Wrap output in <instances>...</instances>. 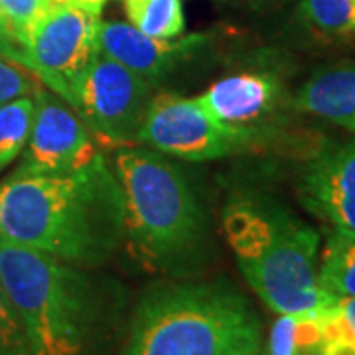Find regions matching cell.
<instances>
[{"label":"cell","instance_id":"cell-5","mask_svg":"<svg viewBox=\"0 0 355 355\" xmlns=\"http://www.w3.org/2000/svg\"><path fill=\"white\" fill-rule=\"evenodd\" d=\"M127 146L114 158L125 200V241L146 266L170 268L196 253L205 219L188 178L153 148Z\"/></svg>","mask_w":355,"mask_h":355},{"label":"cell","instance_id":"cell-17","mask_svg":"<svg viewBox=\"0 0 355 355\" xmlns=\"http://www.w3.org/2000/svg\"><path fill=\"white\" fill-rule=\"evenodd\" d=\"M36 113L34 95L18 97L0 105V170L24 153Z\"/></svg>","mask_w":355,"mask_h":355},{"label":"cell","instance_id":"cell-7","mask_svg":"<svg viewBox=\"0 0 355 355\" xmlns=\"http://www.w3.org/2000/svg\"><path fill=\"white\" fill-rule=\"evenodd\" d=\"M153 99L154 81L97 53L71 107L95 139L127 148L139 144L140 127Z\"/></svg>","mask_w":355,"mask_h":355},{"label":"cell","instance_id":"cell-11","mask_svg":"<svg viewBox=\"0 0 355 355\" xmlns=\"http://www.w3.org/2000/svg\"><path fill=\"white\" fill-rule=\"evenodd\" d=\"M198 99L221 123L253 130L261 137L266 123L279 114L286 93L275 73L243 71L219 79Z\"/></svg>","mask_w":355,"mask_h":355},{"label":"cell","instance_id":"cell-16","mask_svg":"<svg viewBox=\"0 0 355 355\" xmlns=\"http://www.w3.org/2000/svg\"><path fill=\"white\" fill-rule=\"evenodd\" d=\"M130 24L158 40H176L184 34L186 18L182 0H123Z\"/></svg>","mask_w":355,"mask_h":355},{"label":"cell","instance_id":"cell-10","mask_svg":"<svg viewBox=\"0 0 355 355\" xmlns=\"http://www.w3.org/2000/svg\"><path fill=\"white\" fill-rule=\"evenodd\" d=\"M306 209L331 229L355 233V139L318 150L298 178Z\"/></svg>","mask_w":355,"mask_h":355},{"label":"cell","instance_id":"cell-8","mask_svg":"<svg viewBox=\"0 0 355 355\" xmlns=\"http://www.w3.org/2000/svg\"><path fill=\"white\" fill-rule=\"evenodd\" d=\"M97 22L99 16L83 8L51 4L26 46V67L69 105L99 53Z\"/></svg>","mask_w":355,"mask_h":355},{"label":"cell","instance_id":"cell-4","mask_svg":"<svg viewBox=\"0 0 355 355\" xmlns=\"http://www.w3.org/2000/svg\"><path fill=\"white\" fill-rule=\"evenodd\" d=\"M261 320L225 282L162 284L140 298L123 355H261Z\"/></svg>","mask_w":355,"mask_h":355},{"label":"cell","instance_id":"cell-2","mask_svg":"<svg viewBox=\"0 0 355 355\" xmlns=\"http://www.w3.org/2000/svg\"><path fill=\"white\" fill-rule=\"evenodd\" d=\"M223 231L247 284L277 314H318L338 300L318 282L320 233L275 200L231 198Z\"/></svg>","mask_w":355,"mask_h":355},{"label":"cell","instance_id":"cell-13","mask_svg":"<svg viewBox=\"0 0 355 355\" xmlns=\"http://www.w3.org/2000/svg\"><path fill=\"white\" fill-rule=\"evenodd\" d=\"M292 107L355 132V64L316 71L296 91Z\"/></svg>","mask_w":355,"mask_h":355},{"label":"cell","instance_id":"cell-24","mask_svg":"<svg viewBox=\"0 0 355 355\" xmlns=\"http://www.w3.org/2000/svg\"><path fill=\"white\" fill-rule=\"evenodd\" d=\"M107 0H65V4H71V6H77V8H83L87 12H93L99 16L101 8L105 6Z\"/></svg>","mask_w":355,"mask_h":355},{"label":"cell","instance_id":"cell-6","mask_svg":"<svg viewBox=\"0 0 355 355\" xmlns=\"http://www.w3.org/2000/svg\"><path fill=\"white\" fill-rule=\"evenodd\" d=\"M259 139L253 130L221 123L198 97L174 93L154 95L139 132L140 146L196 162L245 153Z\"/></svg>","mask_w":355,"mask_h":355},{"label":"cell","instance_id":"cell-20","mask_svg":"<svg viewBox=\"0 0 355 355\" xmlns=\"http://www.w3.org/2000/svg\"><path fill=\"white\" fill-rule=\"evenodd\" d=\"M0 355H32L22 320L0 280Z\"/></svg>","mask_w":355,"mask_h":355},{"label":"cell","instance_id":"cell-15","mask_svg":"<svg viewBox=\"0 0 355 355\" xmlns=\"http://www.w3.org/2000/svg\"><path fill=\"white\" fill-rule=\"evenodd\" d=\"M320 343H322V312L279 314V320L272 324L270 330L266 355H318Z\"/></svg>","mask_w":355,"mask_h":355},{"label":"cell","instance_id":"cell-12","mask_svg":"<svg viewBox=\"0 0 355 355\" xmlns=\"http://www.w3.org/2000/svg\"><path fill=\"white\" fill-rule=\"evenodd\" d=\"M200 36L158 40L125 22H97V50L130 71L156 81L172 71L178 62L200 46Z\"/></svg>","mask_w":355,"mask_h":355},{"label":"cell","instance_id":"cell-1","mask_svg":"<svg viewBox=\"0 0 355 355\" xmlns=\"http://www.w3.org/2000/svg\"><path fill=\"white\" fill-rule=\"evenodd\" d=\"M0 239L71 265H103L125 243L114 170L99 156L67 174H14L0 184Z\"/></svg>","mask_w":355,"mask_h":355},{"label":"cell","instance_id":"cell-9","mask_svg":"<svg viewBox=\"0 0 355 355\" xmlns=\"http://www.w3.org/2000/svg\"><path fill=\"white\" fill-rule=\"evenodd\" d=\"M34 99V125L16 174H67L101 156L93 135L69 103L42 87Z\"/></svg>","mask_w":355,"mask_h":355},{"label":"cell","instance_id":"cell-14","mask_svg":"<svg viewBox=\"0 0 355 355\" xmlns=\"http://www.w3.org/2000/svg\"><path fill=\"white\" fill-rule=\"evenodd\" d=\"M318 282L331 296H355V233L331 229L318 261Z\"/></svg>","mask_w":355,"mask_h":355},{"label":"cell","instance_id":"cell-21","mask_svg":"<svg viewBox=\"0 0 355 355\" xmlns=\"http://www.w3.org/2000/svg\"><path fill=\"white\" fill-rule=\"evenodd\" d=\"M38 89V77L28 67L0 53V105L18 97L34 95Z\"/></svg>","mask_w":355,"mask_h":355},{"label":"cell","instance_id":"cell-23","mask_svg":"<svg viewBox=\"0 0 355 355\" xmlns=\"http://www.w3.org/2000/svg\"><path fill=\"white\" fill-rule=\"evenodd\" d=\"M338 310H340L343 322L347 324V328L352 330V334H354L355 338V296L338 298Z\"/></svg>","mask_w":355,"mask_h":355},{"label":"cell","instance_id":"cell-19","mask_svg":"<svg viewBox=\"0 0 355 355\" xmlns=\"http://www.w3.org/2000/svg\"><path fill=\"white\" fill-rule=\"evenodd\" d=\"M51 4V0H0L10 34L20 44L24 53L34 28L42 20V16L50 10Z\"/></svg>","mask_w":355,"mask_h":355},{"label":"cell","instance_id":"cell-3","mask_svg":"<svg viewBox=\"0 0 355 355\" xmlns=\"http://www.w3.org/2000/svg\"><path fill=\"white\" fill-rule=\"evenodd\" d=\"M0 280L32 355H99L107 302L79 266L0 239Z\"/></svg>","mask_w":355,"mask_h":355},{"label":"cell","instance_id":"cell-22","mask_svg":"<svg viewBox=\"0 0 355 355\" xmlns=\"http://www.w3.org/2000/svg\"><path fill=\"white\" fill-rule=\"evenodd\" d=\"M0 53L26 67V53L20 48V44L12 38L10 28L6 24V18H4V12H2V6H0Z\"/></svg>","mask_w":355,"mask_h":355},{"label":"cell","instance_id":"cell-18","mask_svg":"<svg viewBox=\"0 0 355 355\" xmlns=\"http://www.w3.org/2000/svg\"><path fill=\"white\" fill-rule=\"evenodd\" d=\"M302 14L306 24L320 36H355V0H302Z\"/></svg>","mask_w":355,"mask_h":355}]
</instances>
